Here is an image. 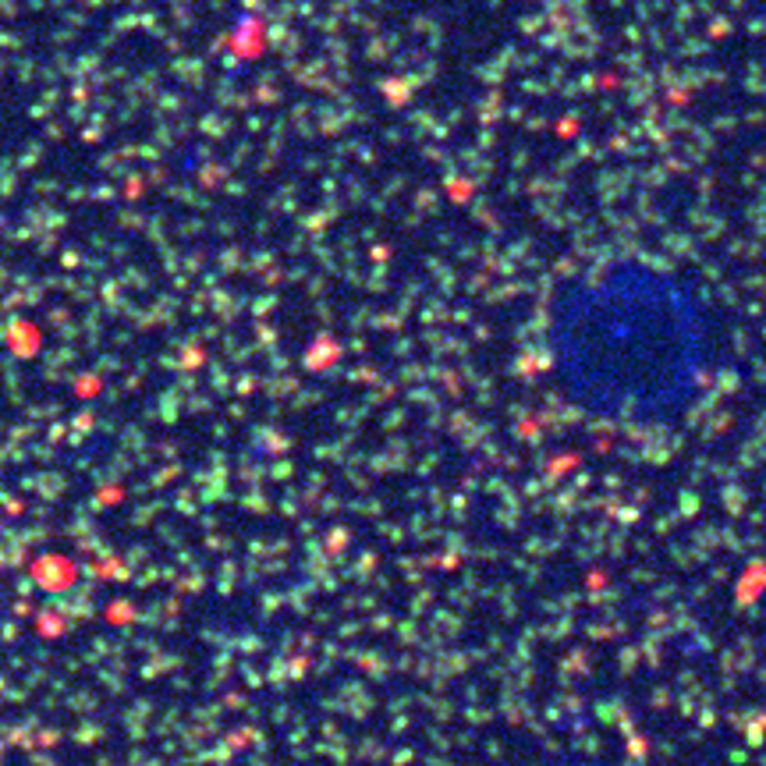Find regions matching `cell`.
<instances>
[{
    "instance_id": "obj_1",
    "label": "cell",
    "mask_w": 766,
    "mask_h": 766,
    "mask_svg": "<svg viewBox=\"0 0 766 766\" xmlns=\"http://www.w3.org/2000/svg\"><path fill=\"white\" fill-rule=\"evenodd\" d=\"M543 359L564 405L603 426L688 423L717 387L724 323L703 284L649 256H618L554 288Z\"/></svg>"
}]
</instances>
